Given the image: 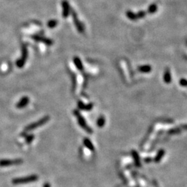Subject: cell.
Returning <instances> with one entry per match:
<instances>
[{"mask_svg":"<svg viewBox=\"0 0 187 187\" xmlns=\"http://www.w3.org/2000/svg\"><path fill=\"white\" fill-rule=\"evenodd\" d=\"M28 49L26 44H23L22 47V56L17 59L16 61V66L18 68H23L26 64L27 58H28Z\"/></svg>","mask_w":187,"mask_h":187,"instance_id":"cell-1","label":"cell"},{"mask_svg":"<svg viewBox=\"0 0 187 187\" xmlns=\"http://www.w3.org/2000/svg\"><path fill=\"white\" fill-rule=\"evenodd\" d=\"M49 119H50V117H49V116H44V117H43L42 119H40L39 121H38L37 122H34L33 123V124L28 125V126H27L25 128L24 133H26V132H28V131L35 130V129L40 127V126H43V125L47 124L48 121H49Z\"/></svg>","mask_w":187,"mask_h":187,"instance_id":"cell-2","label":"cell"},{"mask_svg":"<svg viewBox=\"0 0 187 187\" xmlns=\"http://www.w3.org/2000/svg\"><path fill=\"white\" fill-rule=\"evenodd\" d=\"M73 114L76 116V117L77 118L78 123V124L80 125V126H81L83 129H84L87 132H88L89 134H92V132H92V130L89 127L88 125L87 124L85 120L83 117V116L81 114V113L79 112V111L77 110H75L74 111H73Z\"/></svg>","mask_w":187,"mask_h":187,"instance_id":"cell-3","label":"cell"},{"mask_svg":"<svg viewBox=\"0 0 187 187\" xmlns=\"http://www.w3.org/2000/svg\"><path fill=\"white\" fill-rule=\"evenodd\" d=\"M38 177L37 175H31L26 177H20L13 180V184H28L31 182H34L38 180Z\"/></svg>","mask_w":187,"mask_h":187,"instance_id":"cell-4","label":"cell"},{"mask_svg":"<svg viewBox=\"0 0 187 187\" xmlns=\"http://www.w3.org/2000/svg\"><path fill=\"white\" fill-rule=\"evenodd\" d=\"M71 16H72L73 23H74L75 26H76V29L78 30V31L80 33H83L85 31V27H84V26H83L82 22L78 20V15H77V13H76V12L73 10V9H71Z\"/></svg>","mask_w":187,"mask_h":187,"instance_id":"cell-5","label":"cell"},{"mask_svg":"<svg viewBox=\"0 0 187 187\" xmlns=\"http://www.w3.org/2000/svg\"><path fill=\"white\" fill-rule=\"evenodd\" d=\"M31 39H33V40L36 42H42L43 44H44L47 46H52L54 44V41L52 39L48 38H45V37L42 36H40V35H33L31 36Z\"/></svg>","mask_w":187,"mask_h":187,"instance_id":"cell-6","label":"cell"},{"mask_svg":"<svg viewBox=\"0 0 187 187\" xmlns=\"http://www.w3.org/2000/svg\"><path fill=\"white\" fill-rule=\"evenodd\" d=\"M23 163V160L21 159H16L11 160V159H1L0 160V167H7L14 165H19Z\"/></svg>","mask_w":187,"mask_h":187,"instance_id":"cell-7","label":"cell"},{"mask_svg":"<svg viewBox=\"0 0 187 187\" xmlns=\"http://www.w3.org/2000/svg\"><path fill=\"white\" fill-rule=\"evenodd\" d=\"M62 17L65 19L67 18L71 14V6L67 0H62Z\"/></svg>","mask_w":187,"mask_h":187,"instance_id":"cell-8","label":"cell"},{"mask_svg":"<svg viewBox=\"0 0 187 187\" xmlns=\"http://www.w3.org/2000/svg\"><path fill=\"white\" fill-rule=\"evenodd\" d=\"M28 103H29V98L28 96H23L16 104V108L18 109H22L26 107Z\"/></svg>","mask_w":187,"mask_h":187,"instance_id":"cell-9","label":"cell"},{"mask_svg":"<svg viewBox=\"0 0 187 187\" xmlns=\"http://www.w3.org/2000/svg\"><path fill=\"white\" fill-rule=\"evenodd\" d=\"M93 103H89L85 105L82 101H78V107L80 110H85V111H89L93 108Z\"/></svg>","mask_w":187,"mask_h":187,"instance_id":"cell-10","label":"cell"},{"mask_svg":"<svg viewBox=\"0 0 187 187\" xmlns=\"http://www.w3.org/2000/svg\"><path fill=\"white\" fill-rule=\"evenodd\" d=\"M73 63H74L75 66H76V67L78 69L79 71H83V65L82 63V61L81 60V59L79 58V57L76 56L73 57Z\"/></svg>","mask_w":187,"mask_h":187,"instance_id":"cell-11","label":"cell"},{"mask_svg":"<svg viewBox=\"0 0 187 187\" xmlns=\"http://www.w3.org/2000/svg\"><path fill=\"white\" fill-rule=\"evenodd\" d=\"M57 24H58V21L56 20H50L47 24L48 28H54L57 26Z\"/></svg>","mask_w":187,"mask_h":187,"instance_id":"cell-12","label":"cell"},{"mask_svg":"<svg viewBox=\"0 0 187 187\" xmlns=\"http://www.w3.org/2000/svg\"><path fill=\"white\" fill-rule=\"evenodd\" d=\"M83 142H84V144L85 145L86 147H87V148H89V150H91V151H94V145H92V142L90 141V140L89 139H84V141H83Z\"/></svg>","mask_w":187,"mask_h":187,"instance_id":"cell-13","label":"cell"},{"mask_svg":"<svg viewBox=\"0 0 187 187\" xmlns=\"http://www.w3.org/2000/svg\"><path fill=\"white\" fill-rule=\"evenodd\" d=\"M164 80L166 83H170L171 81V75H170V71L168 70H166L165 73H164Z\"/></svg>","mask_w":187,"mask_h":187,"instance_id":"cell-14","label":"cell"},{"mask_svg":"<svg viewBox=\"0 0 187 187\" xmlns=\"http://www.w3.org/2000/svg\"><path fill=\"white\" fill-rule=\"evenodd\" d=\"M139 71L141 72L148 73L151 71V67L149 65H145V66H141L139 67Z\"/></svg>","mask_w":187,"mask_h":187,"instance_id":"cell-15","label":"cell"},{"mask_svg":"<svg viewBox=\"0 0 187 187\" xmlns=\"http://www.w3.org/2000/svg\"><path fill=\"white\" fill-rule=\"evenodd\" d=\"M105 123V120L103 116H100V117L98 119V121H97V125H98V127L100 128L103 127Z\"/></svg>","mask_w":187,"mask_h":187,"instance_id":"cell-16","label":"cell"},{"mask_svg":"<svg viewBox=\"0 0 187 187\" xmlns=\"http://www.w3.org/2000/svg\"><path fill=\"white\" fill-rule=\"evenodd\" d=\"M157 10V6L155 4H152L151 6H149V8H148V13H155Z\"/></svg>","mask_w":187,"mask_h":187,"instance_id":"cell-17","label":"cell"},{"mask_svg":"<svg viewBox=\"0 0 187 187\" xmlns=\"http://www.w3.org/2000/svg\"><path fill=\"white\" fill-rule=\"evenodd\" d=\"M127 16L129 19H130V20H135L137 19V15H136L135 13H133L132 12H130V11L127 12Z\"/></svg>","mask_w":187,"mask_h":187,"instance_id":"cell-18","label":"cell"},{"mask_svg":"<svg viewBox=\"0 0 187 187\" xmlns=\"http://www.w3.org/2000/svg\"><path fill=\"white\" fill-rule=\"evenodd\" d=\"M133 156L134 158H135V160L136 164H137V166H139V157H138V155L136 152H133Z\"/></svg>","mask_w":187,"mask_h":187,"instance_id":"cell-19","label":"cell"},{"mask_svg":"<svg viewBox=\"0 0 187 187\" xmlns=\"http://www.w3.org/2000/svg\"><path fill=\"white\" fill-rule=\"evenodd\" d=\"M33 139H34V135H28V137H26V141L27 143H31V142L32 141H33Z\"/></svg>","mask_w":187,"mask_h":187,"instance_id":"cell-20","label":"cell"},{"mask_svg":"<svg viewBox=\"0 0 187 187\" xmlns=\"http://www.w3.org/2000/svg\"><path fill=\"white\" fill-rule=\"evenodd\" d=\"M72 81H73V89H76V75H73L72 76Z\"/></svg>","mask_w":187,"mask_h":187,"instance_id":"cell-21","label":"cell"},{"mask_svg":"<svg viewBox=\"0 0 187 187\" xmlns=\"http://www.w3.org/2000/svg\"><path fill=\"white\" fill-rule=\"evenodd\" d=\"M145 12H143V11H141V12H139L138 14H137L136 15H137V19H138V18H141V17H143L145 16Z\"/></svg>","mask_w":187,"mask_h":187,"instance_id":"cell-22","label":"cell"},{"mask_svg":"<svg viewBox=\"0 0 187 187\" xmlns=\"http://www.w3.org/2000/svg\"><path fill=\"white\" fill-rule=\"evenodd\" d=\"M180 84L182 86H187V81L185 79H181L180 81Z\"/></svg>","mask_w":187,"mask_h":187,"instance_id":"cell-23","label":"cell"},{"mask_svg":"<svg viewBox=\"0 0 187 187\" xmlns=\"http://www.w3.org/2000/svg\"><path fill=\"white\" fill-rule=\"evenodd\" d=\"M163 153H164V152L161 151H160V153H159V155H158L157 157V158H156V161H159V159H160V158L161 157V156L163 155Z\"/></svg>","mask_w":187,"mask_h":187,"instance_id":"cell-24","label":"cell"},{"mask_svg":"<svg viewBox=\"0 0 187 187\" xmlns=\"http://www.w3.org/2000/svg\"><path fill=\"white\" fill-rule=\"evenodd\" d=\"M43 187H51V185L49 184V183H47V184H45L44 185V186Z\"/></svg>","mask_w":187,"mask_h":187,"instance_id":"cell-25","label":"cell"}]
</instances>
